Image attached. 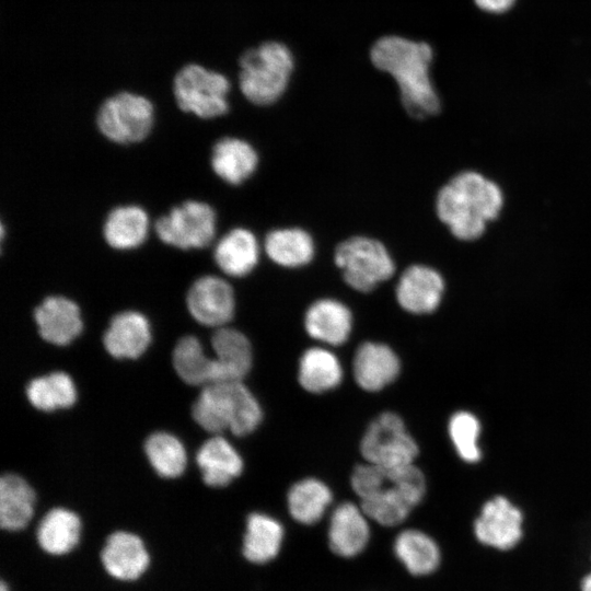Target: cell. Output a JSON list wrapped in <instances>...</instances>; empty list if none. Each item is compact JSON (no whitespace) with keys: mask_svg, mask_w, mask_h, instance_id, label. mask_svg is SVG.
<instances>
[{"mask_svg":"<svg viewBox=\"0 0 591 591\" xmlns=\"http://www.w3.org/2000/svg\"><path fill=\"white\" fill-rule=\"evenodd\" d=\"M373 67L396 82L402 104L414 118L436 115L440 100L430 77L432 47L398 35L376 39L369 53Z\"/></svg>","mask_w":591,"mask_h":591,"instance_id":"6da1fadb","label":"cell"},{"mask_svg":"<svg viewBox=\"0 0 591 591\" xmlns=\"http://www.w3.org/2000/svg\"><path fill=\"white\" fill-rule=\"evenodd\" d=\"M502 205L503 196L497 184L467 171L455 175L440 189L436 209L455 237L473 241L483 235L488 221L498 217Z\"/></svg>","mask_w":591,"mask_h":591,"instance_id":"7a4b0ae2","label":"cell"},{"mask_svg":"<svg viewBox=\"0 0 591 591\" xmlns=\"http://www.w3.org/2000/svg\"><path fill=\"white\" fill-rule=\"evenodd\" d=\"M192 414L206 431L218 434L230 430L239 437L253 432L263 419L258 401L243 381L204 386L193 405Z\"/></svg>","mask_w":591,"mask_h":591,"instance_id":"3957f363","label":"cell"},{"mask_svg":"<svg viewBox=\"0 0 591 591\" xmlns=\"http://www.w3.org/2000/svg\"><path fill=\"white\" fill-rule=\"evenodd\" d=\"M239 66V85L246 100L256 105H270L287 90L294 58L286 44L267 40L245 50Z\"/></svg>","mask_w":591,"mask_h":591,"instance_id":"277c9868","label":"cell"},{"mask_svg":"<svg viewBox=\"0 0 591 591\" xmlns=\"http://www.w3.org/2000/svg\"><path fill=\"white\" fill-rule=\"evenodd\" d=\"M382 468L374 489L361 499L360 506L370 520L383 526H395L424 499L426 478L415 464Z\"/></svg>","mask_w":591,"mask_h":591,"instance_id":"5b68a950","label":"cell"},{"mask_svg":"<svg viewBox=\"0 0 591 591\" xmlns=\"http://www.w3.org/2000/svg\"><path fill=\"white\" fill-rule=\"evenodd\" d=\"M335 263L347 285L360 292L373 290L395 270L386 247L367 236H355L340 243L335 251Z\"/></svg>","mask_w":591,"mask_h":591,"instance_id":"8992f818","label":"cell"},{"mask_svg":"<svg viewBox=\"0 0 591 591\" xmlns=\"http://www.w3.org/2000/svg\"><path fill=\"white\" fill-rule=\"evenodd\" d=\"M173 91L178 107L200 118H215L229 109L228 78L202 66L190 63L182 68L175 76Z\"/></svg>","mask_w":591,"mask_h":591,"instance_id":"52a82bcc","label":"cell"},{"mask_svg":"<svg viewBox=\"0 0 591 591\" xmlns=\"http://www.w3.org/2000/svg\"><path fill=\"white\" fill-rule=\"evenodd\" d=\"M360 451L366 462L385 468L414 464L419 453L404 420L392 412L382 413L368 426Z\"/></svg>","mask_w":591,"mask_h":591,"instance_id":"ba28073f","label":"cell"},{"mask_svg":"<svg viewBox=\"0 0 591 591\" xmlns=\"http://www.w3.org/2000/svg\"><path fill=\"white\" fill-rule=\"evenodd\" d=\"M97 127L109 140L132 143L143 140L153 124V105L144 96L120 92L108 97L97 113Z\"/></svg>","mask_w":591,"mask_h":591,"instance_id":"9c48e42d","label":"cell"},{"mask_svg":"<svg viewBox=\"0 0 591 591\" xmlns=\"http://www.w3.org/2000/svg\"><path fill=\"white\" fill-rule=\"evenodd\" d=\"M155 232L162 242L182 250L205 247L216 233L215 210L206 202L185 201L158 219Z\"/></svg>","mask_w":591,"mask_h":591,"instance_id":"30bf717a","label":"cell"},{"mask_svg":"<svg viewBox=\"0 0 591 591\" xmlns=\"http://www.w3.org/2000/svg\"><path fill=\"white\" fill-rule=\"evenodd\" d=\"M524 515L509 498L497 495L480 508L473 523L474 536L489 548L508 552L523 537Z\"/></svg>","mask_w":591,"mask_h":591,"instance_id":"8fae6325","label":"cell"},{"mask_svg":"<svg viewBox=\"0 0 591 591\" xmlns=\"http://www.w3.org/2000/svg\"><path fill=\"white\" fill-rule=\"evenodd\" d=\"M186 303L190 315L206 326L222 327L234 315L233 289L216 276L197 279L187 292Z\"/></svg>","mask_w":591,"mask_h":591,"instance_id":"7c38bea8","label":"cell"},{"mask_svg":"<svg viewBox=\"0 0 591 591\" xmlns=\"http://www.w3.org/2000/svg\"><path fill=\"white\" fill-rule=\"evenodd\" d=\"M369 518L354 502H343L332 512L327 529V543L331 552L341 558L360 555L370 541Z\"/></svg>","mask_w":591,"mask_h":591,"instance_id":"4fadbf2b","label":"cell"},{"mask_svg":"<svg viewBox=\"0 0 591 591\" xmlns=\"http://www.w3.org/2000/svg\"><path fill=\"white\" fill-rule=\"evenodd\" d=\"M443 292L442 276L426 265H413L405 269L395 290L399 306L413 314H428L436 311Z\"/></svg>","mask_w":591,"mask_h":591,"instance_id":"5bb4252c","label":"cell"},{"mask_svg":"<svg viewBox=\"0 0 591 591\" xmlns=\"http://www.w3.org/2000/svg\"><path fill=\"white\" fill-rule=\"evenodd\" d=\"M105 571L119 581L139 579L150 565V555L143 541L126 531L112 533L101 551Z\"/></svg>","mask_w":591,"mask_h":591,"instance_id":"9a60e30c","label":"cell"},{"mask_svg":"<svg viewBox=\"0 0 591 591\" xmlns=\"http://www.w3.org/2000/svg\"><path fill=\"white\" fill-rule=\"evenodd\" d=\"M354 378L367 392H378L396 380L401 361L396 352L385 344L366 341L354 357Z\"/></svg>","mask_w":591,"mask_h":591,"instance_id":"2e32d148","label":"cell"},{"mask_svg":"<svg viewBox=\"0 0 591 591\" xmlns=\"http://www.w3.org/2000/svg\"><path fill=\"white\" fill-rule=\"evenodd\" d=\"M40 337L54 345L70 344L82 332L79 306L65 297L46 298L34 312Z\"/></svg>","mask_w":591,"mask_h":591,"instance_id":"e0dca14e","label":"cell"},{"mask_svg":"<svg viewBox=\"0 0 591 591\" xmlns=\"http://www.w3.org/2000/svg\"><path fill=\"white\" fill-rule=\"evenodd\" d=\"M304 327L313 339L328 346H339L350 336L352 314L338 300L320 299L306 310Z\"/></svg>","mask_w":591,"mask_h":591,"instance_id":"ac0fdd59","label":"cell"},{"mask_svg":"<svg viewBox=\"0 0 591 591\" xmlns=\"http://www.w3.org/2000/svg\"><path fill=\"white\" fill-rule=\"evenodd\" d=\"M150 340L149 321L143 314L136 311L116 314L103 337L107 352L119 359L138 358L146 351Z\"/></svg>","mask_w":591,"mask_h":591,"instance_id":"d6986e66","label":"cell"},{"mask_svg":"<svg viewBox=\"0 0 591 591\" xmlns=\"http://www.w3.org/2000/svg\"><path fill=\"white\" fill-rule=\"evenodd\" d=\"M283 540L285 529L278 519L253 512L246 519L242 555L253 565H266L278 557Z\"/></svg>","mask_w":591,"mask_h":591,"instance_id":"ffe728a7","label":"cell"},{"mask_svg":"<svg viewBox=\"0 0 591 591\" xmlns=\"http://www.w3.org/2000/svg\"><path fill=\"white\" fill-rule=\"evenodd\" d=\"M393 552L406 571L415 577L432 575L442 561L439 544L418 529L401 531L393 542Z\"/></svg>","mask_w":591,"mask_h":591,"instance_id":"44dd1931","label":"cell"},{"mask_svg":"<svg viewBox=\"0 0 591 591\" xmlns=\"http://www.w3.org/2000/svg\"><path fill=\"white\" fill-rule=\"evenodd\" d=\"M196 462L205 484L211 487L229 485L243 471V460L233 445L216 434L198 450Z\"/></svg>","mask_w":591,"mask_h":591,"instance_id":"7402d4cb","label":"cell"},{"mask_svg":"<svg viewBox=\"0 0 591 591\" xmlns=\"http://www.w3.org/2000/svg\"><path fill=\"white\" fill-rule=\"evenodd\" d=\"M218 267L232 277L250 274L259 258L256 236L248 230L236 228L223 235L215 247Z\"/></svg>","mask_w":591,"mask_h":591,"instance_id":"603a6c76","label":"cell"},{"mask_svg":"<svg viewBox=\"0 0 591 591\" xmlns=\"http://www.w3.org/2000/svg\"><path fill=\"white\" fill-rule=\"evenodd\" d=\"M222 382L243 381L253 362L252 346L247 337L240 331L222 326L212 336Z\"/></svg>","mask_w":591,"mask_h":591,"instance_id":"cb8c5ba5","label":"cell"},{"mask_svg":"<svg viewBox=\"0 0 591 591\" xmlns=\"http://www.w3.org/2000/svg\"><path fill=\"white\" fill-rule=\"evenodd\" d=\"M343 378L339 359L327 348L311 347L299 360L298 380L306 392L320 394L332 391L341 383Z\"/></svg>","mask_w":591,"mask_h":591,"instance_id":"d4e9b609","label":"cell"},{"mask_svg":"<svg viewBox=\"0 0 591 591\" xmlns=\"http://www.w3.org/2000/svg\"><path fill=\"white\" fill-rule=\"evenodd\" d=\"M80 535V518L65 508L49 510L39 521L36 531L39 547L53 556H62L73 551Z\"/></svg>","mask_w":591,"mask_h":591,"instance_id":"484cf974","label":"cell"},{"mask_svg":"<svg viewBox=\"0 0 591 591\" xmlns=\"http://www.w3.org/2000/svg\"><path fill=\"white\" fill-rule=\"evenodd\" d=\"M258 157L255 149L239 138L220 139L212 148L211 166L224 182L239 185L256 170Z\"/></svg>","mask_w":591,"mask_h":591,"instance_id":"4316f807","label":"cell"},{"mask_svg":"<svg viewBox=\"0 0 591 591\" xmlns=\"http://www.w3.org/2000/svg\"><path fill=\"white\" fill-rule=\"evenodd\" d=\"M173 366L178 376L190 385H209L222 382L219 364L205 355L194 336L181 338L173 350Z\"/></svg>","mask_w":591,"mask_h":591,"instance_id":"83f0119b","label":"cell"},{"mask_svg":"<svg viewBox=\"0 0 591 591\" xmlns=\"http://www.w3.org/2000/svg\"><path fill=\"white\" fill-rule=\"evenodd\" d=\"M35 494L20 476L5 474L0 479V525L7 531H20L34 513Z\"/></svg>","mask_w":591,"mask_h":591,"instance_id":"f1b7e54d","label":"cell"},{"mask_svg":"<svg viewBox=\"0 0 591 591\" xmlns=\"http://www.w3.org/2000/svg\"><path fill=\"white\" fill-rule=\"evenodd\" d=\"M332 500L333 494L324 482L317 478H304L289 489L287 506L296 522L312 525L324 517Z\"/></svg>","mask_w":591,"mask_h":591,"instance_id":"f546056e","label":"cell"},{"mask_svg":"<svg viewBox=\"0 0 591 591\" xmlns=\"http://www.w3.org/2000/svg\"><path fill=\"white\" fill-rule=\"evenodd\" d=\"M264 247L274 263L288 268L304 266L314 256L312 236L299 228L277 229L269 232Z\"/></svg>","mask_w":591,"mask_h":591,"instance_id":"4dcf8cb0","label":"cell"},{"mask_svg":"<svg viewBox=\"0 0 591 591\" xmlns=\"http://www.w3.org/2000/svg\"><path fill=\"white\" fill-rule=\"evenodd\" d=\"M149 218L138 206H120L113 209L104 224V237L116 250L139 246L147 237Z\"/></svg>","mask_w":591,"mask_h":591,"instance_id":"1f68e13d","label":"cell"},{"mask_svg":"<svg viewBox=\"0 0 591 591\" xmlns=\"http://www.w3.org/2000/svg\"><path fill=\"white\" fill-rule=\"evenodd\" d=\"M30 403L43 412L68 408L77 399L72 379L65 372L57 371L33 379L26 387Z\"/></svg>","mask_w":591,"mask_h":591,"instance_id":"d6a6232c","label":"cell"},{"mask_svg":"<svg viewBox=\"0 0 591 591\" xmlns=\"http://www.w3.org/2000/svg\"><path fill=\"white\" fill-rule=\"evenodd\" d=\"M146 455L155 472L166 478L183 474L186 452L182 442L167 432H154L144 443Z\"/></svg>","mask_w":591,"mask_h":591,"instance_id":"836d02e7","label":"cell"},{"mask_svg":"<svg viewBox=\"0 0 591 591\" xmlns=\"http://www.w3.org/2000/svg\"><path fill=\"white\" fill-rule=\"evenodd\" d=\"M448 431L457 455L464 462L474 464L480 461L482 451L478 441L482 426L473 413L468 410L454 413L449 420Z\"/></svg>","mask_w":591,"mask_h":591,"instance_id":"e575fe53","label":"cell"},{"mask_svg":"<svg viewBox=\"0 0 591 591\" xmlns=\"http://www.w3.org/2000/svg\"><path fill=\"white\" fill-rule=\"evenodd\" d=\"M517 0H474L482 11L491 14H501L509 11Z\"/></svg>","mask_w":591,"mask_h":591,"instance_id":"d590c367","label":"cell"},{"mask_svg":"<svg viewBox=\"0 0 591 591\" xmlns=\"http://www.w3.org/2000/svg\"><path fill=\"white\" fill-rule=\"evenodd\" d=\"M580 591H591V571L580 582Z\"/></svg>","mask_w":591,"mask_h":591,"instance_id":"8d00e7d4","label":"cell"},{"mask_svg":"<svg viewBox=\"0 0 591 591\" xmlns=\"http://www.w3.org/2000/svg\"><path fill=\"white\" fill-rule=\"evenodd\" d=\"M0 591H10V588L4 580L1 581Z\"/></svg>","mask_w":591,"mask_h":591,"instance_id":"74e56055","label":"cell"}]
</instances>
